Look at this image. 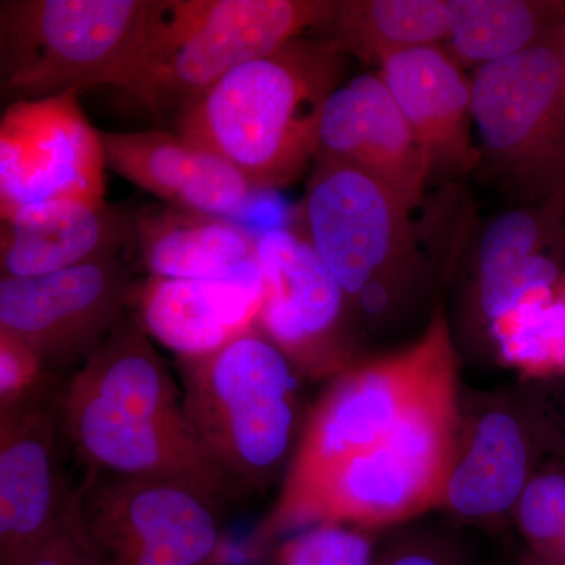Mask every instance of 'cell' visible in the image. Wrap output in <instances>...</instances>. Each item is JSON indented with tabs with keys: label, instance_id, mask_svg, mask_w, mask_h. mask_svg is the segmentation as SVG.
<instances>
[{
	"label": "cell",
	"instance_id": "6da1fadb",
	"mask_svg": "<svg viewBox=\"0 0 565 565\" xmlns=\"http://www.w3.org/2000/svg\"><path fill=\"white\" fill-rule=\"evenodd\" d=\"M343 52L327 40L289 41L222 77L177 118L178 136L243 174L255 191L291 184L316 158Z\"/></svg>",
	"mask_w": 565,
	"mask_h": 565
},
{
	"label": "cell",
	"instance_id": "7a4b0ae2",
	"mask_svg": "<svg viewBox=\"0 0 565 565\" xmlns=\"http://www.w3.org/2000/svg\"><path fill=\"white\" fill-rule=\"evenodd\" d=\"M459 423V375L452 364L381 445L337 465L292 501L274 504L253 534L252 555L321 523L373 531L440 509Z\"/></svg>",
	"mask_w": 565,
	"mask_h": 565
},
{
	"label": "cell",
	"instance_id": "3957f363",
	"mask_svg": "<svg viewBox=\"0 0 565 565\" xmlns=\"http://www.w3.org/2000/svg\"><path fill=\"white\" fill-rule=\"evenodd\" d=\"M180 375L193 433L241 493L288 471L307 418L302 374L258 327L210 355L180 359Z\"/></svg>",
	"mask_w": 565,
	"mask_h": 565
},
{
	"label": "cell",
	"instance_id": "277c9868",
	"mask_svg": "<svg viewBox=\"0 0 565 565\" xmlns=\"http://www.w3.org/2000/svg\"><path fill=\"white\" fill-rule=\"evenodd\" d=\"M332 0H154L122 90L158 120L178 117L253 58L332 20Z\"/></svg>",
	"mask_w": 565,
	"mask_h": 565
},
{
	"label": "cell",
	"instance_id": "5b68a950",
	"mask_svg": "<svg viewBox=\"0 0 565 565\" xmlns=\"http://www.w3.org/2000/svg\"><path fill=\"white\" fill-rule=\"evenodd\" d=\"M154 0H2L0 85L18 99L122 88Z\"/></svg>",
	"mask_w": 565,
	"mask_h": 565
},
{
	"label": "cell",
	"instance_id": "8992f818",
	"mask_svg": "<svg viewBox=\"0 0 565 565\" xmlns=\"http://www.w3.org/2000/svg\"><path fill=\"white\" fill-rule=\"evenodd\" d=\"M313 162L296 232L340 282L356 321L381 318L414 278V207L359 167Z\"/></svg>",
	"mask_w": 565,
	"mask_h": 565
},
{
	"label": "cell",
	"instance_id": "52a82bcc",
	"mask_svg": "<svg viewBox=\"0 0 565 565\" xmlns=\"http://www.w3.org/2000/svg\"><path fill=\"white\" fill-rule=\"evenodd\" d=\"M457 363L441 311L411 348L351 363L307 412L277 503L292 501L337 465L375 448L393 433L435 379Z\"/></svg>",
	"mask_w": 565,
	"mask_h": 565
},
{
	"label": "cell",
	"instance_id": "ba28073f",
	"mask_svg": "<svg viewBox=\"0 0 565 565\" xmlns=\"http://www.w3.org/2000/svg\"><path fill=\"white\" fill-rule=\"evenodd\" d=\"M481 166L525 200L565 189V24L534 47L476 70Z\"/></svg>",
	"mask_w": 565,
	"mask_h": 565
},
{
	"label": "cell",
	"instance_id": "9c48e42d",
	"mask_svg": "<svg viewBox=\"0 0 565 565\" xmlns=\"http://www.w3.org/2000/svg\"><path fill=\"white\" fill-rule=\"evenodd\" d=\"M223 511L225 504L185 482L95 471L68 505L71 523L92 555L158 550L202 565L225 563Z\"/></svg>",
	"mask_w": 565,
	"mask_h": 565
},
{
	"label": "cell",
	"instance_id": "30bf717a",
	"mask_svg": "<svg viewBox=\"0 0 565 565\" xmlns=\"http://www.w3.org/2000/svg\"><path fill=\"white\" fill-rule=\"evenodd\" d=\"M264 280L259 330L311 379L340 374L356 340L352 305L327 264L296 230L258 236Z\"/></svg>",
	"mask_w": 565,
	"mask_h": 565
},
{
	"label": "cell",
	"instance_id": "8fae6325",
	"mask_svg": "<svg viewBox=\"0 0 565 565\" xmlns=\"http://www.w3.org/2000/svg\"><path fill=\"white\" fill-rule=\"evenodd\" d=\"M57 408L74 451L95 473L172 479L225 505L241 493L200 444L184 408L111 407L68 386Z\"/></svg>",
	"mask_w": 565,
	"mask_h": 565
},
{
	"label": "cell",
	"instance_id": "7c38bea8",
	"mask_svg": "<svg viewBox=\"0 0 565 565\" xmlns=\"http://www.w3.org/2000/svg\"><path fill=\"white\" fill-rule=\"evenodd\" d=\"M553 433L533 401L514 392L460 401L455 460L441 508L457 522L492 526L512 515Z\"/></svg>",
	"mask_w": 565,
	"mask_h": 565
},
{
	"label": "cell",
	"instance_id": "4fadbf2b",
	"mask_svg": "<svg viewBox=\"0 0 565 565\" xmlns=\"http://www.w3.org/2000/svg\"><path fill=\"white\" fill-rule=\"evenodd\" d=\"M102 132L79 93L17 99L0 120V214L52 200L104 203Z\"/></svg>",
	"mask_w": 565,
	"mask_h": 565
},
{
	"label": "cell",
	"instance_id": "5bb4252c",
	"mask_svg": "<svg viewBox=\"0 0 565 565\" xmlns=\"http://www.w3.org/2000/svg\"><path fill=\"white\" fill-rule=\"evenodd\" d=\"M132 288L118 255L39 277L0 280V332L46 367L85 362L122 319Z\"/></svg>",
	"mask_w": 565,
	"mask_h": 565
},
{
	"label": "cell",
	"instance_id": "9a60e30c",
	"mask_svg": "<svg viewBox=\"0 0 565 565\" xmlns=\"http://www.w3.org/2000/svg\"><path fill=\"white\" fill-rule=\"evenodd\" d=\"M57 403L40 392L0 407V565H13L65 522Z\"/></svg>",
	"mask_w": 565,
	"mask_h": 565
},
{
	"label": "cell",
	"instance_id": "2e32d148",
	"mask_svg": "<svg viewBox=\"0 0 565 565\" xmlns=\"http://www.w3.org/2000/svg\"><path fill=\"white\" fill-rule=\"evenodd\" d=\"M316 158L359 167L414 210L430 182L422 148L379 73L353 77L329 96Z\"/></svg>",
	"mask_w": 565,
	"mask_h": 565
},
{
	"label": "cell",
	"instance_id": "e0dca14e",
	"mask_svg": "<svg viewBox=\"0 0 565 565\" xmlns=\"http://www.w3.org/2000/svg\"><path fill=\"white\" fill-rule=\"evenodd\" d=\"M379 65V76L422 148L430 182L481 167L471 136L473 87L451 54L438 44L415 47L388 55Z\"/></svg>",
	"mask_w": 565,
	"mask_h": 565
},
{
	"label": "cell",
	"instance_id": "ac0fdd59",
	"mask_svg": "<svg viewBox=\"0 0 565 565\" xmlns=\"http://www.w3.org/2000/svg\"><path fill=\"white\" fill-rule=\"evenodd\" d=\"M143 332L180 359L210 355L258 323L259 266L222 280L148 277L131 294Z\"/></svg>",
	"mask_w": 565,
	"mask_h": 565
},
{
	"label": "cell",
	"instance_id": "d6986e66",
	"mask_svg": "<svg viewBox=\"0 0 565 565\" xmlns=\"http://www.w3.org/2000/svg\"><path fill=\"white\" fill-rule=\"evenodd\" d=\"M132 214L79 200H52L0 214L2 278L39 277L118 255L131 244Z\"/></svg>",
	"mask_w": 565,
	"mask_h": 565
},
{
	"label": "cell",
	"instance_id": "ffe728a7",
	"mask_svg": "<svg viewBox=\"0 0 565 565\" xmlns=\"http://www.w3.org/2000/svg\"><path fill=\"white\" fill-rule=\"evenodd\" d=\"M106 163L170 206L232 217L255 189L228 162L178 134L102 132Z\"/></svg>",
	"mask_w": 565,
	"mask_h": 565
},
{
	"label": "cell",
	"instance_id": "44dd1931",
	"mask_svg": "<svg viewBox=\"0 0 565 565\" xmlns=\"http://www.w3.org/2000/svg\"><path fill=\"white\" fill-rule=\"evenodd\" d=\"M544 207L504 212L479 243L473 299L487 332L515 311L565 292V259Z\"/></svg>",
	"mask_w": 565,
	"mask_h": 565
},
{
	"label": "cell",
	"instance_id": "7402d4cb",
	"mask_svg": "<svg viewBox=\"0 0 565 565\" xmlns=\"http://www.w3.org/2000/svg\"><path fill=\"white\" fill-rule=\"evenodd\" d=\"M132 239L150 277L222 280L258 266V236L228 218L170 206L132 212Z\"/></svg>",
	"mask_w": 565,
	"mask_h": 565
},
{
	"label": "cell",
	"instance_id": "603a6c76",
	"mask_svg": "<svg viewBox=\"0 0 565 565\" xmlns=\"http://www.w3.org/2000/svg\"><path fill=\"white\" fill-rule=\"evenodd\" d=\"M449 29V0H343L323 31L344 55L381 63L396 52L437 46Z\"/></svg>",
	"mask_w": 565,
	"mask_h": 565
},
{
	"label": "cell",
	"instance_id": "cb8c5ba5",
	"mask_svg": "<svg viewBox=\"0 0 565 565\" xmlns=\"http://www.w3.org/2000/svg\"><path fill=\"white\" fill-rule=\"evenodd\" d=\"M449 6L451 57L476 68L522 54L565 24V2L449 0Z\"/></svg>",
	"mask_w": 565,
	"mask_h": 565
},
{
	"label": "cell",
	"instance_id": "d4e9b609",
	"mask_svg": "<svg viewBox=\"0 0 565 565\" xmlns=\"http://www.w3.org/2000/svg\"><path fill=\"white\" fill-rule=\"evenodd\" d=\"M487 334L498 360L520 373L565 374V292L515 311Z\"/></svg>",
	"mask_w": 565,
	"mask_h": 565
},
{
	"label": "cell",
	"instance_id": "484cf974",
	"mask_svg": "<svg viewBox=\"0 0 565 565\" xmlns=\"http://www.w3.org/2000/svg\"><path fill=\"white\" fill-rule=\"evenodd\" d=\"M516 526L541 565H565V459L535 471L514 512Z\"/></svg>",
	"mask_w": 565,
	"mask_h": 565
},
{
	"label": "cell",
	"instance_id": "4316f807",
	"mask_svg": "<svg viewBox=\"0 0 565 565\" xmlns=\"http://www.w3.org/2000/svg\"><path fill=\"white\" fill-rule=\"evenodd\" d=\"M370 531L321 523L297 531L270 552L267 565H373Z\"/></svg>",
	"mask_w": 565,
	"mask_h": 565
},
{
	"label": "cell",
	"instance_id": "83f0119b",
	"mask_svg": "<svg viewBox=\"0 0 565 565\" xmlns=\"http://www.w3.org/2000/svg\"><path fill=\"white\" fill-rule=\"evenodd\" d=\"M44 367L31 348L10 333L0 332V407L43 392Z\"/></svg>",
	"mask_w": 565,
	"mask_h": 565
},
{
	"label": "cell",
	"instance_id": "f1b7e54d",
	"mask_svg": "<svg viewBox=\"0 0 565 565\" xmlns=\"http://www.w3.org/2000/svg\"><path fill=\"white\" fill-rule=\"evenodd\" d=\"M373 565H463L460 550L438 534H407L375 555Z\"/></svg>",
	"mask_w": 565,
	"mask_h": 565
},
{
	"label": "cell",
	"instance_id": "f546056e",
	"mask_svg": "<svg viewBox=\"0 0 565 565\" xmlns=\"http://www.w3.org/2000/svg\"><path fill=\"white\" fill-rule=\"evenodd\" d=\"M13 565H96V563L87 545L74 530L66 512L62 526Z\"/></svg>",
	"mask_w": 565,
	"mask_h": 565
},
{
	"label": "cell",
	"instance_id": "4dcf8cb0",
	"mask_svg": "<svg viewBox=\"0 0 565 565\" xmlns=\"http://www.w3.org/2000/svg\"><path fill=\"white\" fill-rule=\"evenodd\" d=\"M92 555V553H90ZM96 565H202L180 553L158 550H120L106 555H92Z\"/></svg>",
	"mask_w": 565,
	"mask_h": 565
},
{
	"label": "cell",
	"instance_id": "1f68e13d",
	"mask_svg": "<svg viewBox=\"0 0 565 565\" xmlns=\"http://www.w3.org/2000/svg\"><path fill=\"white\" fill-rule=\"evenodd\" d=\"M523 565H541V564H537L535 563V561L531 559V557H527V559L525 561V564Z\"/></svg>",
	"mask_w": 565,
	"mask_h": 565
},
{
	"label": "cell",
	"instance_id": "d6a6232c",
	"mask_svg": "<svg viewBox=\"0 0 565 565\" xmlns=\"http://www.w3.org/2000/svg\"><path fill=\"white\" fill-rule=\"evenodd\" d=\"M561 252H563V256L565 259V236H564L563 245H561Z\"/></svg>",
	"mask_w": 565,
	"mask_h": 565
},
{
	"label": "cell",
	"instance_id": "836d02e7",
	"mask_svg": "<svg viewBox=\"0 0 565 565\" xmlns=\"http://www.w3.org/2000/svg\"><path fill=\"white\" fill-rule=\"evenodd\" d=\"M564 446H565V445H564ZM564 455H565V448H564ZM564 459H565V457H564Z\"/></svg>",
	"mask_w": 565,
	"mask_h": 565
}]
</instances>
